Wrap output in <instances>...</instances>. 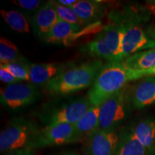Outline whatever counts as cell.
<instances>
[{
    "instance_id": "obj_1",
    "label": "cell",
    "mask_w": 155,
    "mask_h": 155,
    "mask_svg": "<svg viewBox=\"0 0 155 155\" xmlns=\"http://www.w3.org/2000/svg\"><path fill=\"white\" fill-rule=\"evenodd\" d=\"M148 14L144 9L129 7L121 11H113L109 15L112 22L119 27L121 42L112 61L121 62L131 55L155 48V40L150 36L144 22Z\"/></svg>"
},
{
    "instance_id": "obj_2",
    "label": "cell",
    "mask_w": 155,
    "mask_h": 155,
    "mask_svg": "<svg viewBox=\"0 0 155 155\" xmlns=\"http://www.w3.org/2000/svg\"><path fill=\"white\" fill-rule=\"evenodd\" d=\"M104 65L96 59L73 66L49 81L45 91L51 96H65L91 87Z\"/></svg>"
},
{
    "instance_id": "obj_3",
    "label": "cell",
    "mask_w": 155,
    "mask_h": 155,
    "mask_svg": "<svg viewBox=\"0 0 155 155\" xmlns=\"http://www.w3.org/2000/svg\"><path fill=\"white\" fill-rule=\"evenodd\" d=\"M129 69L121 62L110 61L104 64L91 87L87 98L91 106H101L108 98L124 88L130 82Z\"/></svg>"
},
{
    "instance_id": "obj_4",
    "label": "cell",
    "mask_w": 155,
    "mask_h": 155,
    "mask_svg": "<svg viewBox=\"0 0 155 155\" xmlns=\"http://www.w3.org/2000/svg\"><path fill=\"white\" fill-rule=\"evenodd\" d=\"M91 106L86 97L71 99L63 103L48 104L38 112L39 119L45 127L61 124L75 125Z\"/></svg>"
},
{
    "instance_id": "obj_5",
    "label": "cell",
    "mask_w": 155,
    "mask_h": 155,
    "mask_svg": "<svg viewBox=\"0 0 155 155\" xmlns=\"http://www.w3.org/2000/svg\"><path fill=\"white\" fill-rule=\"evenodd\" d=\"M35 122L24 117H17L8 122L0 134V151L8 153L23 148H30L39 131Z\"/></svg>"
},
{
    "instance_id": "obj_6",
    "label": "cell",
    "mask_w": 155,
    "mask_h": 155,
    "mask_svg": "<svg viewBox=\"0 0 155 155\" xmlns=\"http://www.w3.org/2000/svg\"><path fill=\"white\" fill-rule=\"evenodd\" d=\"M131 109L133 108L128 98L127 86L101 105L98 129L116 131L129 117Z\"/></svg>"
},
{
    "instance_id": "obj_7",
    "label": "cell",
    "mask_w": 155,
    "mask_h": 155,
    "mask_svg": "<svg viewBox=\"0 0 155 155\" xmlns=\"http://www.w3.org/2000/svg\"><path fill=\"white\" fill-rule=\"evenodd\" d=\"M121 42V30L115 23L106 25L94 40L80 48L84 55L95 58H104L112 61L116 55Z\"/></svg>"
},
{
    "instance_id": "obj_8",
    "label": "cell",
    "mask_w": 155,
    "mask_h": 155,
    "mask_svg": "<svg viewBox=\"0 0 155 155\" xmlns=\"http://www.w3.org/2000/svg\"><path fill=\"white\" fill-rule=\"evenodd\" d=\"M104 26L101 22H97L85 27L71 24L60 19V21L48 33L44 41L50 44L72 45L83 37L100 32Z\"/></svg>"
},
{
    "instance_id": "obj_9",
    "label": "cell",
    "mask_w": 155,
    "mask_h": 155,
    "mask_svg": "<svg viewBox=\"0 0 155 155\" xmlns=\"http://www.w3.org/2000/svg\"><path fill=\"white\" fill-rule=\"evenodd\" d=\"M40 96L41 93L36 85L19 82L2 89L0 102L7 109L15 111L34 104Z\"/></svg>"
},
{
    "instance_id": "obj_10",
    "label": "cell",
    "mask_w": 155,
    "mask_h": 155,
    "mask_svg": "<svg viewBox=\"0 0 155 155\" xmlns=\"http://www.w3.org/2000/svg\"><path fill=\"white\" fill-rule=\"evenodd\" d=\"M79 141L80 140L75 131V125L61 124L41 128L35 137L30 149L35 150L44 147L73 144Z\"/></svg>"
},
{
    "instance_id": "obj_11",
    "label": "cell",
    "mask_w": 155,
    "mask_h": 155,
    "mask_svg": "<svg viewBox=\"0 0 155 155\" xmlns=\"http://www.w3.org/2000/svg\"><path fill=\"white\" fill-rule=\"evenodd\" d=\"M119 140L117 131L96 129L85 139V155H115Z\"/></svg>"
},
{
    "instance_id": "obj_12",
    "label": "cell",
    "mask_w": 155,
    "mask_h": 155,
    "mask_svg": "<svg viewBox=\"0 0 155 155\" xmlns=\"http://www.w3.org/2000/svg\"><path fill=\"white\" fill-rule=\"evenodd\" d=\"M128 98L134 109H142L155 104V76L139 79L130 88L127 86Z\"/></svg>"
},
{
    "instance_id": "obj_13",
    "label": "cell",
    "mask_w": 155,
    "mask_h": 155,
    "mask_svg": "<svg viewBox=\"0 0 155 155\" xmlns=\"http://www.w3.org/2000/svg\"><path fill=\"white\" fill-rule=\"evenodd\" d=\"M60 21L55 9V2L43 3L37 9L33 17V28L39 38L44 40L45 37Z\"/></svg>"
},
{
    "instance_id": "obj_14",
    "label": "cell",
    "mask_w": 155,
    "mask_h": 155,
    "mask_svg": "<svg viewBox=\"0 0 155 155\" xmlns=\"http://www.w3.org/2000/svg\"><path fill=\"white\" fill-rule=\"evenodd\" d=\"M73 66V63L31 64L30 82L36 86H45L54 78Z\"/></svg>"
},
{
    "instance_id": "obj_15",
    "label": "cell",
    "mask_w": 155,
    "mask_h": 155,
    "mask_svg": "<svg viewBox=\"0 0 155 155\" xmlns=\"http://www.w3.org/2000/svg\"><path fill=\"white\" fill-rule=\"evenodd\" d=\"M127 129L145 148L155 154V117L143 118Z\"/></svg>"
},
{
    "instance_id": "obj_16",
    "label": "cell",
    "mask_w": 155,
    "mask_h": 155,
    "mask_svg": "<svg viewBox=\"0 0 155 155\" xmlns=\"http://www.w3.org/2000/svg\"><path fill=\"white\" fill-rule=\"evenodd\" d=\"M71 8L77 13L86 25L101 22L100 19L105 15L106 9L101 2L94 0L77 1Z\"/></svg>"
},
{
    "instance_id": "obj_17",
    "label": "cell",
    "mask_w": 155,
    "mask_h": 155,
    "mask_svg": "<svg viewBox=\"0 0 155 155\" xmlns=\"http://www.w3.org/2000/svg\"><path fill=\"white\" fill-rule=\"evenodd\" d=\"M115 155H155L143 146L127 128L121 130Z\"/></svg>"
},
{
    "instance_id": "obj_18",
    "label": "cell",
    "mask_w": 155,
    "mask_h": 155,
    "mask_svg": "<svg viewBox=\"0 0 155 155\" xmlns=\"http://www.w3.org/2000/svg\"><path fill=\"white\" fill-rule=\"evenodd\" d=\"M101 106H91L86 113L75 124V129L79 140L86 139L89 134L99 127Z\"/></svg>"
},
{
    "instance_id": "obj_19",
    "label": "cell",
    "mask_w": 155,
    "mask_h": 155,
    "mask_svg": "<svg viewBox=\"0 0 155 155\" xmlns=\"http://www.w3.org/2000/svg\"><path fill=\"white\" fill-rule=\"evenodd\" d=\"M127 68L143 71L155 66V48L143 50L131 55L121 61Z\"/></svg>"
},
{
    "instance_id": "obj_20",
    "label": "cell",
    "mask_w": 155,
    "mask_h": 155,
    "mask_svg": "<svg viewBox=\"0 0 155 155\" xmlns=\"http://www.w3.org/2000/svg\"><path fill=\"white\" fill-rule=\"evenodd\" d=\"M1 15L9 27L20 33H28L30 25L22 13L15 10H1Z\"/></svg>"
},
{
    "instance_id": "obj_21",
    "label": "cell",
    "mask_w": 155,
    "mask_h": 155,
    "mask_svg": "<svg viewBox=\"0 0 155 155\" xmlns=\"http://www.w3.org/2000/svg\"><path fill=\"white\" fill-rule=\"evenodd\" d=\"M22 59L16 45L8 39L1 38L0 40V63L1 65Z\"/></svg>"
},
{
    "instance_id": "obj_22",
    "label": "cell",
    "mask_w": 155,
    "mask_h": 155,
    "mask_svg": "<svg viewBox=\"0 0 155 155\" xmlns=\"http://www.w3.org/2000/svg\"><path fill=\"white\" fill-rule=\"evenodd\" d=\"M30 65L31 64H28L27 61L22 58L19 61L1 65V67L7 70L9 73L20 81H30Z\"/></svg>"
},
{
    "instance_id": "obj_23",
    "label": "cell",
    "mask_w": 155,
    "mask_h": 155,
    "mask_svg": "<svg viewBox=\"0 0 155 155\" xmlns=\"http://www.w3.org/2000/svg\"><path fill=\"white\" fill-rule=\"evenodd\" d=\"M55 9L58 17L61 20L71 23V24L80 25L82 27L86 26V25L79 17L77 13L71 7H65V6L60 5L55 1Z\"/></svg>"
},
{
    "instance_id": "obj_24",
    "label": "cell",
    "mask_w": 155,
    "mask_h": 155,
    "mask_svg": "<svg viewBox=\"0 0 155 155\" xmlns=\"http://www.w3.org/2000/svg\"><path fill=\"white\" fill-rule=\"evenodd\" d=\"M12 2L15 5L27 10L38 9L40 6L43 4L42 1H39V0H17V1H13Z\"/></svg>"
},
{
    "instance_id": "obj_25",
    "label": "cell",
    "mask_w": 155,
    "mask_h": 155,
    "mask_svg": "<svg viewBox=\"0 0 155 155\" xmlns=\"http://www.w3.org/2000/svg\"><path fill=\"white\" fill-rule=\"evenodd\" d=\"M129 72L130 81H137L146 76H155V66L152 68L143 70V71H135V70L129 69Z\"/></svg>"
},
{
    "instance_id": "obj_26",
    "label": "cell",
    "mask_w": 155,
    "mask_h": 155,
    "mask_svg": "<svg viewBox=\"0 0 155 155\" xmlns=\"http://www.w3.org/2000/svg\"><path fill=\"white\" fill-rule=\"evenodd\" d=\"M0 79L3 83H7V85L14 84V83L21 82L20 81L16 78L12 73L4 68L0 67Z\"/></svg>"
},
{
    "instance_id": "obj_27",
    "label": "cell",
    "mask_w": 155,
    "mask_h": 155,
    "mask_svg": "<svg viewBox=\"0 0 155 155\" xmlns=\"http://www.w3.org/2000/svg\"><path fill=\"white\" fill-rule=\"evenodd\" d=\"M5 155H37L35 152V150L30 148H23L12 151L7 153Z\"/></svg>"
},
{
    "instance_id": "obj_28",
    "label": "cell",
    "mask_w": 155,
    "mask_h": 155,
    "mask_svg": "<svg viewBox=\"0 0 155 155\" xmlns=\"http://www.w3.org/2000/svg\"><path fill=\"white\" fill-rule=\"evenodd\" d=\"M58 4L60 5L65 6V7H71L74 5L75 3H76V0H70V1H66V0H59V1H56Z\"/></svg>"
},
{
    "instance_id": "obj_29",
    "label": "cell",
    "mask_w": 155,
    "mask_h": 155,
    "mask_svg": "<svg viewBox=\"0 0 155 155\" xmlns=\"http://www.w3.org/2000/svg\"><path fill=\"white\" fill-rule=\"evenodd\" d=\"M147 32L153 40H155V27L150 26L147 28Z\"/></svg>"
},
{
    "instance_id": "obj_30",
    "label": "cell",
    "mask_w": 155,
    "mask_h": 155,
    "mask_svg": "<svg viewBox=\"0 0 155 155\" xmlns=\"http://www.w3.org/2000/svg\"><path fill=\"white\" fill-rule=\"evenodd\" d=\"M55 155H82V154H78V153L72 152H65L63 153H60V154H58Z\"/></svg>"
}]
</instances>
